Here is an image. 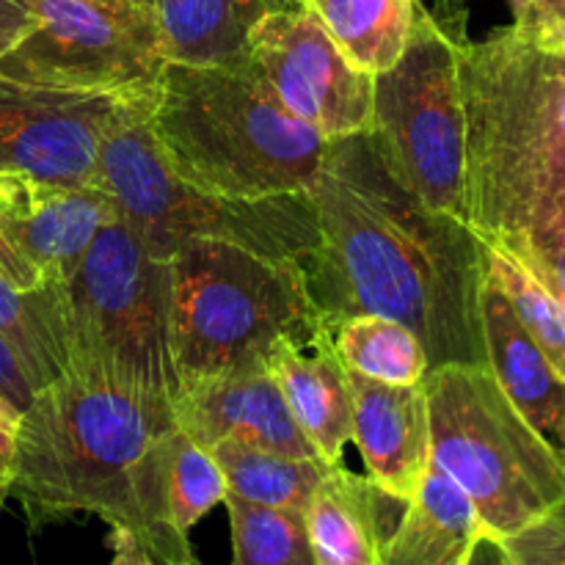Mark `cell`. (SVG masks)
<instances>
[{"mask_svg": "<svg viewBox=\"0 0 565 565\" xmlns=\"http://www.w3.org/2000/svg\"><path fill=\"white\" fill-rule=\"evenodd\" d=\"M337 356L348 370L384 384H419L428 375V353L408 326L379 315H356L329 329Z\"/></svg>", "mask_w": 565, "mask_h": 565, "instance_id": "24", "label": "cell"}, {"mask_svg": "<svg viewBox=\"0 0 565 565\" xmlns=\"http://www.w3.org/2000/svg\"><path fill=\"white\" fill-rule=\"evenodd\" d=\"M406 505L342 463L329 467L307 508L315 565H379Z\"/></svg>", "mask_w": 565, "mask_h": 565, "instance_id": "17", "label": "cell"}, {"mask_svg": "<svg viewBox=\"0 0 565 565\" xmlns=\"http://www.w3.org/2000/svg\"><path fill=\"white\" fill-rule=\"evenodd\" d=\"M171 403L61 375L36 392L17 434V497L33 530L97 513L141 541L158 565H199L166 497Z\"/></svg>", "mask_w": 565, "mask_h": 565, "instance_id": "2", "label": "cell"}, {"mask_svg": "<svg viewBox=\"0 0 565 565\" xmlns=\"http://www.w3.org/2000/svg\"><path fill=\"white\" fill-rule=\"evenodd\" d=\"M125 103L0 75V171L55 185H97L99 149Z\"/></svg>", "mask_w": 565, "mask_h": 565, "instance_id": "13", "label": "cell"}, {"mask_svg": "<svg viewBox=\"0 0 565 565\" xmlns=\"http://www.w3.org/2000/svg\"><path fill=\"white\" fill-rule=\"evenodd\" d=\"M508 3H511V11H513V25L527 28L530 17H533L535 0H508Z\"/></svg>", "mask_w": 565, "mask_h": 565, "instance_id": "37", "label": "cell"}, {"mask_svg": "<svg viewBox=\"0 0 565 565\" xmlns=\"http://www.w3.org/2000/svg\"><path fill=\"white\" fill-rule=\"evenodd\" d=\"M166 497L171 522L182 535L191 533L226 497V478L213 452L177 425L166 447Z\"/></svg>", "mask_w": 565, "mask_h": 565, "instance_id": "27", "label": "cell"}, {"mask_svg": "<svg viewBox=\"0 0 565 565\" xmlns=\"http://www.w3.org/2000/svg\"><path fill=\"white\" fill-rule=\"evenodd\" d=\"M149 105H121L99 149L97 185L143 246L171 259L191 241H221L281 259H301L320 243L309 193L226 199L182 180L147 127Z\"/></svg>", "mask_w": 565, "mask_h": 565, "instance_id": "5", "label": "cell"}, {"mask_svg": "<svg viewBox=\"0 0 565 565\" xmlns=\"http://www.w3.org/2000/svg\"><path fill=\"white\" fill-rule=\"evenodd\" d=\"M171 417L207 450L218 441H243L285 456L320 458L292 419L268 364L182 381Z\"/></svg>", "mask_w": 565, "mask_h": 565, "instance_id": "14", "label": "cell"}, {"mask_svg": "<svg viewBox=\"0 0 565 565\" xmlns=\"http://www.w3.org/2000/svg\"><path fill=\"white\" fill-rule=\"evenodd\" d=\"M33 28V14L28 0H0V55L9 53Z\"/></svg>", "mask_w": 565, "mask_h": 565, "instance_id": "31", "label": "cell"}, {"mask_svg": "<svg viewBox=\"0 0 565 565\" xmlns=\"http://www.w3.org/2000/svg\"><path fill=\"white\" fill-rule=\"evenodd\" d=\"M500 541L513 565H565V500Z\"/></svg>", "mask_w": 565, "mask_h": 565, "instance_id": "28", "label": "cell"}, {"mask_svg": "<svg viewBox=\"0 0 565 565\" xmlns=\"http://www.w3.org/2000/svg\"><path fill=\"white\" fill-rule=\"evenodd\" d=\"M550 439L555 441V445H557V450H561V456H563V463H565V403H563L561 419H557V428H555V434H552Z\"/></svg>", "mask_w": 565, "mask_h": 565, "instance_id": "38", "label": "cell"}, {"mask_svg": "<svg viewBox=\"0 0 565 565\" xmlns=\"http://www.w3.org/2000/svg\"><path fill=\"white\" fill-rule=\"evenodd\" d=\"M36 392V381L28 373L20 353H17L14 345L0 334V397H6V401L22 414L33 403Z\"/></svg>", "mask_w": 565, "mask_h": 565, "instance_id": "29", "label": "cell"}, {"mask_svg": "<svg viewBox=\"0 0 565 565\" xmlns=\"http://www.w3.org/2000/svg\"><path fill=\"white\" fill-rule=\"evenodd\" d=\"M533 33L541 39V42L552 44V47H557V50H565V20L552 22V25H544V28H535Z\"/></svg>", "mask_w": 565, "mask_h": 565, "instance_id": "36", "label": "cell"}, {"mask_svg": "<svg viewBox=\"0 0 565 565\" xmlns=\"http://www.w3.org/2000/svg\"><path fill=\"white\" fill-rule=\"evenodd\" d=\"M268 370L318 456L331 467L342 463L353 430V397L348 367L337 356L329 329L320 323L309 334L279 342L270 351Z\"/></svg>", "mask_w": 565, "mask_h": 565, "instance_id": "16", "label": "cell"}, {"mask_svg": "<svg viewBox=\"0 0 565 565\" xmlns=\"http://www.w3.org/2000/svg\"><path fill=\"white\" fill-rule=\"evenodd\" d=\"M22 414L11 406L6 397H0V500L9 497L11 478H14L17 458V434H20Z\"/></svg>", "mask_w": 565, "mask_h": 565, "instance_id": "30", "label": "cell"}, {"mask_svg": "<svg viewBox=\"0 0 565 565\" xmlns=\"http://www.w3.org/2000/svg\"><path fill=\"white\" fill-rule=\"evenodd\" d=\"M301 0H152L160 47L174 64H235L248 36L270 11Z\"/></svg>", "mask_w": 565, "mask_h": 565, "instance_id": "20", "label": "cell"}, {"mask_svg": "<svg viewBox=\"0 0 565 565\" xmlns=\"http://www.w3.org/2000/svg\"><path fill=\"white\" fill-rule=\"evenodd\" d=\"M103 3L132 6V9H149V11H152V0H103Z\"/></svg>", "mask_w": 565, "mask_h": 565, "instance_id": "39", "label": "cell"}, {"mask_svg": "<svg viewBox=\"0 0 565 565\" xmlns=\"http://www.w3.org/2000/svg\"><path fill=\"white\" fill-rule=\"evenodd\" d=\"M463 565H513V563L511 557H508L505 546H502L500 539H494V535L489 533H480L478 539H475L472 550H469Z\"/></svg>", "mask_w": 565, "mask_h": 565, "instance_id": "33", "label": "cell"}, {"mask_svg": "<svg viewBox=\"0 0 565 565\" xmlns=\"http://www.w3.org/2000/svg\"><path fill=\"white\" fill-rule=\"evenodd\" d=\"M565 20V0H535L533 17H530V31L552 25V22Z\"/></svg>", "mask_w": 565, "mask_h": 565, "instance_id": "35", "label": "cell"}, {"mask_svg": "<svg viewBox=\"0 0 565 565\" xmlns=\"http://www.w3.org/2000/svg\"><path fill=\"white\" fill-rule=\"evenodd\" d=\"M224 505L232 527L230 565H315L303 513L257 505L235 494H226Z\"/></svg>", "mask_w": 565, "mask_h": 565, "instance_id": "25", "label": "cell"}, {"mask_svg": "<svg viewBox=\"0 0 565 565\" xmlns=\"http://www.w3.org/2000/svg\"><path fill=\"white\" fill-rule=\"evenodd\" d=\"M210 452L226 478V494L257 505L298 511L303 516L331 467L323 458L285 456L243 441H218L210 447Z\"/></svg>", "mask_w": 565, "mask_h": 565, "instance_id": "21", "label": "cell"}, {"mask_svg": "<svg viewBox=\"0 0 565 565\" xmlns=\"http://www.w3.org/2000/svg\"><path fill=\"white\" fill-rule=\"evenodd\" d=\"M320 243L298 259L320 323L379 315L423 340L430 370L486 364L489 243L401 185L367 130L329 141L309 188Z\"/></svg>", "mask_w": 565, "mask_h": 565, "instance_id": "1", "label": "cell"}, {"mask_svg": "<svg viewBox=\"0 0 565 565\" xmlns=\"http://www.w3.org/2000/svg\"><path fill=\"white\" fill-rule=\"evenodd\" d=\"M108 546H110V565H158L154 563V557L143 550L141 541H138L132 533H127V530L110 527Z\"/></svg>", "mask_w": 565, "mask_h": 565, "instance_id": "32", "label": "cell"}, {"mask_svg": "<svg viewBox=\"0 0 565 565\" xmlns=\"http://www.w3.org/2000/svg\"><path fill=\"white\" fill-rule=\"evenodd\" d=\"M0 502H3V500H0Z\"/></svg>", "mask_w": 565, "mask_h": 565, "instance_id": "40", "label": "cell"}, {"mask_svg": "<svg viewBox=\"0 0 565 565\" xmlns=\"http://www.w3.org/2000/svg\"><path fill=\"white\" fill-rule=\"evenodd\" d=\"M430 461L461 486L483 533L508 539L565 500V463L486 364L425 375Z\"/></svg>", "mask_w": 565, "mask_h": 565, "instance_id": "6", "label": "cell"}, {"mask_svg": "<svg viewBox=\"0 0 565 565\" xmlns=\"http://www.w3.org/2000/svg\"><path fill=\"white\" fill-rule=\"evenodd\" d=\"M458 39L414 3L401 58L373 75L367 136L397 182L425 207L467 221Z\"/></svg>", "mask_w": 565, "mask_h": 565, "instance_id": "9", "label": "cell"}, {"mask_svg": "<svg viewBox=\"0 0 565 565\" xmlns=\"http://www.w3.org/2000/svg\"><path fill=\"white\" fill-rule=\"evenodd\" d=\"M174 362L182 381L268 364L279 342L318 329L298 259L221 241H191L171 257Z\"/></svg>", "mask_w": 565, "mask_h": 565, "instance_id": "7", "label": "cell"}, {"mask_svg": "<svg viewBox=\"0 0 565 565\" xmlns=\"http://www.w3.org/2000/svg\"><path fill=\"white\" fill-rule=\"evenodd\" d=\"M489 276L505 292L516 318L565 381V298L550 281L530 270L516 254L491 243Z\"/></svg>", "mask_w": 565, "mask_h": 565, "instance_id": "26", "label": "cell"}, {"mask_svg": "<svg viewBox=\"0 0 565 565\" xmlns=\"http://www.w3.org/2000/svg\"><path fill=\"white\" fill-rule=\"evenodd\" d=\"M353 430L367 478L408 502L430 467V419L425 384H384L348 370Z\"/></svg>", "mask_w": 565, "mask_h": 565, "instance_id": "15", "label": "cell"}, {"mask_svg": "<svg viewBox=\"0 0 565 565\" xmlns=\"http://www.w3.org/2000/svg\"><path fill=\"white\" fill-rule=\"evenodd\" d=\"M356 70L384 72L401 58L417 0H301Z\"/></svg>", "mask_w": 565, "mask_h": 565, "instance_id": "22", "label": "cell"}, {"mask_svg": "<svg viewBox=\"0 0 565 565\" xmlns=\"http://www.w3.org/2000/svg\"><path fill=\"white\" fill-rule=\"evenodd\" d=\"M246 61L270 94L326 141L370 127L373 75L345 58L303 3L263 17L248 36Z\"/></svg>", "mask_w": 565, "mask_h": 565, "instance_id": "11", "label": "cell"}, {"mask_svg": "<svg viewBox=\"0 0 565 565\" xmlns=\"http://www.w3.org/2000/svg\"><path fill=\"white\" fill-rule=\"evenodd\" d=\"M467 224L541 270L565 235V50L508 25L458 44Z\"/></svg>", "mask_w": 565, "mask_h": 565, "instance_id": "3", "label": "cell"}, {"mask_svg": "<svg viewBox=\"0 0 565 565\" xmlns=\"http://www.w3.org/2000/svg\"><path fill=\"white\" fill-rule=\"evenodd\" d=\"M116 204L99 185L72 188L0 171V276L22 292L66 290Z\"/></svg>", "mask_w": 565, "mask_h": 565, "instance_id": "12", "label": "cell"}, {"mask_svg": "<svg viewBox=\"0 0 565 565\" xmlns=\"http://www.w3.org/2000/svg\"><path fill=\"white\" fill-rule=\"evenodd\" d=\"M480 533L469 497L430 461L379 565H463Z\"/></svg>", "mask_w": 565, "mask_h": 565, "instance_id": "19", "label": "cell"}, {"mask_svg": "<svg viewBox=\"0 0 565 565\" xmlns=\"http://www.w3.org/2000/svg\"><path fill=\"white\" fill-rule=\"evenodd\" d=\"M483 345L486 367L516 403L519 412L541 434H555L565 403V381L524 329L491 276L483 287Z\"/></svg>", "mask_w": 565, "mask_h": 565, "instance_id": "18", "label": "cell"}, {"mask_svg": "<svg viewBox=\"0 0 565 565\" xmlns=\"http://www.w3.org/2000/svg\"><path fill=\"white\" fill-rule=\"evenodd\" d=\"M0 334L14 345L39 390L70 373L66 290L22 292L0 276Z\"/></svg>", "mask_w": 565, "mask_h": 565, "instance_id": "23", "label": "cell"}, {"mask_svg": "<svg viewBox=\"0 0 565 565\" xmlns=\"http://www.w3.org/2000/svg\"><path fill=\"white\" fill-rule=\"evenodd\" d=\"M535 274H539L544 281H550V285L565 298V235L555 246V252L550 254V259L544 263V268L535 270Z\"/></svg>", "mask_w": 565, "mask_h": 565, "instance_id": "34", "label": "cell"}, {"mask_svg": "<svg viewBox=\"0 0 565 565\" xmlns=\"http://www.w3.org/2000/svg\"><path fill=\"white\" fill-rule=\"evenodd\" d=\"M174 274L121 218L108 221L66 285L70 373L174 401Z\"/></svg>", "mask_w": 565, "mask_h": 565, "instance_id": "8", "label": "cell"}, {"mask_svg": "<svg viewBox=\"0 0 565 565\" xmlns=\"http://www.w3.org/2000/svg\"><path fill=\"white\" fill-rule=\"evenodd\" d=\"M33 28L0 55V75L152 105L166 66L154 11L103 0H28Z\"/></svg>", "mask_w": 565, "mask_h": 565, "instance_id": "10", "label": "cell"}, {"mask_svg": "<svg viewBox=\"0 0 565 565\" xmlns=\"http://www.w3.org/2000/svg\"><path fill=\"white\" fill-rule=\"evenodd\" d=\"M147 127L185 182L226 199L307 193L329 141L270 94L246 58L166 61Z\"/></svg>", "mask_w": 565, "mask_h": 565, "instance_id": "4", "label": "cell"}]
</instances>
